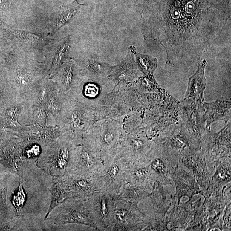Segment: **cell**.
<instances>
[{
    "mask_svg": "<svg viewBox=\"0 0 231 231\" xmlns=\"http://www.w3.org/2000/svg\"><path fill=\"white\" fill-rule=\"evenodd\" d=\"M124 117L100 120L94 122L82 136L83 143L99 154L103 160L120 151L126 133Z\"/></svg>",
    "mask_w": 231,
    "mask_h": 231,
    "instance_id": "6da1fadb",
    "label": "cell"
},
{
    "mask_svg": "<svg viewBox=\"0 0 231 231\" xmlns=\"http://www.w3.org/2000/svg\"><path fill=\"white\" fill-rule=\"evenodd\" d=\"M130 166L120 151L114 155L104 160L102 168L91 179L98 191L117 195L126 183Z\"/></svg>",
    "mask_w": 231,
    "mask_h": 231,
    "instance_id": "7a4b0ae2",
    "label": "cell"
},
{
    "mask_svg": "<svg viewBox=\"0 0 231 231\" xmlns=\"http://www.w3.org/2000/svg\"><path fill=\"white\" fill-rule=\"evenodd\" d=\"M95 122V111L67 95L58 118L57 126L63 134L83 135Z\"/></svg>",
    "mask_w": 231,
    "mask_h": 231,
    "instance_id": "3957f363",
    "label": "cell"
},
{
    "mask_svg": "<svg viewBox=\"0 0 231 231\" xmlns=\"http://www.w3.org/2000/svg\"><path fill=\"white\" fill-rule=\"evenodd\" d=\"M114 87V83L108 79L97 81L81 77L66 94L95 110L100 106L103 100Z\"/></svg>",
    "mask_w": 231,
    "mask_h": 231,
    "instance_id": "277c9868",
    "label": "cell"
},
{
    "mask_svg": "<svg viewBox=\"0 0 231 231\" xmlns=\"http://www.w3.org/2000/svg\"><path fill=\"white\" fill-rule=\"evenodd\" d=\"M155 149V144L139 132H126L120 151L130 166H141L150 162Z\"/></svg>",
    "mask_w": 231,
    "mask_h": 231,
    "instance_id": "5b68a950",
    "label": "cell"
},
{
    "mask_svg": "<svg viewBox=\"0 0 231 231\" xmlns=\"http://www.w3.org/2000/svg\"><path fill=\"white\" fill-rule=\"evenodd\" d=\"M149 223L137 204L117 197L111 222L108 231H136L141 230Z\"/></svg>",
    "mask_w": 231,
    "mask_h": 231,
    "instance_id": "8992f818",
    "label": "cell"
},
{
    "mask_svg": "<svg viewBox=\"0 0 231 231\" xmlns=\"http://www.w3.org/2000/svg\"><path fill=\"white\" fill-rule=\"evenodd\" d=\"M117 194L99 191L86 198L97 231H108L112 219Z\"/></svg>",
    "mask_w": 231,
    "mask_h": 231,
    "instance_id": "52a82bcc",
    "label": "cell"
},
{
    "mask_svg": "<svg viewBox=\"0 0 231 231\" xmlns=\"http://www.w3.org/2000/svg\"><path fill=\"white\" fill-rule=\"evenodd\" d=\"M180 124L195 139L200 141L206 131V114L203 103L184 100L178 104Z\"/></svg>",
    "mask_w": 231,
    "mask_h": 231,
    "instance_id": "ba28073f",
    "label": "cell"
},
{
    "mask_svg": "<svg viewBox=\"0 0 231 231\" xmlns=\"http://www.w3.org/2000/svg\"><path fill=\"white\" fill-rule=\"evenodd\" d=\"M94 111L95 122L121 117L133 113L128 100L126 86H115L103 100L100 106Z\"/></svg>",
    "mask_w": 231,
    "mask_h": 231,
    "instance_id": "9c48e42d",
    "label": "cell"
},
{
    "mask_svg": "<svg viewBox=\"0 0 231 231\" xmlns=\"http://www.w3.org/2000/svg\"><path fill=\"white\" fill-rule=\"evenodd\" d=\"M103 165V160L99 154L91 150L83 143L82 139L75 146L74 155V173L92 177Z\"/></svg>",
    "mask_w": 231,
    "mask_h": 231,
    "instance_id": "30bf717a",
    "label": "cell"
},
{
    "mask_svg": "<svg viewBox=\"0 0 231 231\" xmlns=\"http://www.w3.org/2000/svg\"><path fill=\"white\" fill-rule=\"evenodd\" d=\"M143 76L130 46L123 60L118 65L113 66L108 79L112 81L115 86L123 87L134 84Z\"/></svg>",
    "mask_w": 231,
    "mask_h": 231,
    "instance_id": "8fae6325",
    "label": "cell"
},
{
    "mask_svg": "<svg viewBox=\"0 0 231 231\" xmlns=\"http://www.w3.org/2000/svg\"><path fill=\"white\" fill-rule=\"evenodd\" d=\"M76 62L81 77L97 81L108 79L113 66L96 55H88Z\"/></svg>",
    "mask_w": 231,
    "mask_h": 231,
    "instance_id": "7c38bea8",
    "label": "cell"
},
{
    "mask_svg": "<svg viewBox=\"0 0 231 231\" xmlns=\"http://www.w3.org/2000/svg\"><path fill=\"white\" fill-rule=\"evenodd\" d=\"M57 77L55 84L57 89L66 94L78 82L81 76L77 62L70 59L66 60L56 72Z\"/></svg>",
    "mask_w": 231,
    "mask_h": 231,
    "instance_id": "4fadbf2b",
    "label": "cell"
},
{
    "mask_svg": "<svg viewBox=\"0 0 231 231\" xmlns=\"http://www.w3.org/2000/svg\"><path fill=\"white\" fill-rule=\"evenodd\" d=\"M207 64L205 59L198 63L197 71L189 78L184 100L203 103V94L207 84L205 75Z\"/></svg>",
    "mask_w": 231,
    "mask_h": 231,
    "instance_id": "5bb4252c",
    "label": "cell"
},
{
    "mask_svg": "<svg viewBox=\"0 0 231 231\" xmlns=\"http://www.w3.org/2000/svg\"><path fill=\"white\" fill-rule=\"evenodd\" d=\"M206 114V128L210 130L211 125L214 122L224 120L226 123L230 121V102L219 100L211 103H203Z\"/></svg>",
    "mask_w": 231,
    "mask_h": 231,
    "instance_id": "9a60e30c",
    "label": "cell"
},
{
    "mask_svg": "<svg viewBox=\"0 0 231 231\" xmlns=\"http://www.w3.org/2000/svg\"><path fill=\"white\" fill-rule=\"evenodd\" d=\"M72 178L66 181V191L79 198H87L98 191L91 177H86L75 173H72Z\"/></svg>",
    "mask_w": 231,
    "mask_h": 231,
    "instance_id": "2e32d148",
    "label": "cell"
},
{
    "mask_svg": "<svg viewBox=\"0 0 231 231\" xmlns=\"http://www.w3.org/2000/svg\"><path fill=\"white\" fill-rule=\"evenodd\" d=\"M131 48L134 54L137 64L143 76L152 83L158 85L154 76V73L157 66V59L149 55L138 53L134 46H131Z\"/></svg>",
    "mask_w": 231,
    "mask_h": 231,
    "instance_id": "e0dca14e",
    "label": "cell"
},
{
    "mask_svg": "<svg viewBox=\"0 0 231 231\" xmlns=\"http://www.w3.org/2000/svg\"><path fill=\"white\" fill-rule=\"evenodd\" d=\"M173 178L175 181L177 194L179 196V200L183 196L192 197L193 194L196 193L198 188H195L197 184L194 179L185 172L181 171V172H175Z\"/></svg>",
    "mask_w": 231,
    "mask_h": 231,
    "instance_id": "ac0fdd59",
    "label": "cell"
},
{
    "mask_svg": "<svg viewBox=\"0 0 231 231\" xmlns=\"http://www.w3.org/2000/svg\"><path fill=\"white\" fill-rule=\"evenodd\" d=\"M146 191L126 183L120 189L117 197L131 203L137 204L139 201L149 195L148 192Z\"/></svg>",
    "mask_w": 231,
    "mask_h": 231,
    "instance_id": "d6986e66",
    "label": "cell"
},
{
    "mask_svg": "<svg viewBox=\"0 0 231 231\" xmlns=\"http://www.w3.org/2000/svg\"><path fill=\"white\" fill-rule=\"evenodd\" d=\"M70 38L68 37L59 46L55 55L53 66L51 67V75H52L53 73H56L60 66L68 60L67 58L70 49Z\"/></svg>",
    "mask_w": 231,
    "mask_h": 231,
    "instance_id": "ffe728a7",
    "label": "cell"
},
{
    "mask_svg": "<svg viewBox=\"0 0 231 231\" xmlns=\"http://www.w3.org/2000/svg\"><path fill=\"white\" fill-rule=\"evenodd\" d=\"M79 8V6L75 3L65 8L57 20L56 24L57 28H60L71 22L76 15Z\"/></svg>",
    "mask_w": 231,
    "mask_h": 231,
    "instance_id": "44dd1931",
    "label": "cell"
},
{
    "mask_svg": "<svg viewBox=\"0 0 231 231\" xmlns=\"http://www.w3.org/2000/svg\"><path fill=\"white\" fill-rule=\"evenodd\" d=\"M26 200V195L23 191L22 184L20 182L19 186L16 191L13 197V203L15 206L18 213L19 212L24 206Z\"/></svg>",
    "mask_w": 231,
    "mask_h": 231,
    "instance_id": "7402d4cb",
    "label": "cell"
},
{
    "mask_svg": "<svg viewBox=\"0 0 231 231\" xmlns=\"http://www.w3.org/2000/svg\"><path fill=\"white\" fill-rule=\"evenodd\" d=\"M27 154L29 157H33L38 155L40 152L39 147L34 146L29 148L27 150Z\"/></svg>",
    "mask_w": 231,
    "mask_h": 231,
    "instance_id": "603a6c76",
    "label": "cell"
},
{
    "mask_svg": "<svg viewBox=\"0 0 231 231\" xmlns=\"http://www.w3.org/2000/svg\"><path fill=\"white\" fill-rule=\"evenodd\" d=\"M6 1L7 0H0V4L3 3Z\"/></svg>",
    "mask_w": 231,
    "mask_h": 231,
    "instance_id": "cb8c5ba5",
    "label": "cell"
},
{
    "mask_svg": "<svg viewBox=\"0 0 231 231\" xmlns=\"http://www.w3.org/2000/svg\"><path fill=\"white\" fill-rule=\"evenodd\" d=\"M81 1H83V0H81Z\"/></svg>",
    "mask_w": 231,
    "mask_h": 231,
    "instance_id": "d4e9b609",
    "label": "cell"
}]
</instances>
